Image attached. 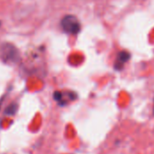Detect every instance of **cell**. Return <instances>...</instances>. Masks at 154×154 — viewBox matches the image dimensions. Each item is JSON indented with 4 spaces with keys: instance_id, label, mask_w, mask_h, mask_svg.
I'll list each match as a JSON object with an SVG mask.
<instances>
[{
    "instance_id": "6da1fadb",
    "label": "cell",
    "mask_w": 154,
    "mask_h": 154,
    "mask_svg": "<svg viewBox=\"0 0 154 154\" xmlns=\"http://www.w3.org/2000/svg\"><path fill=\"white\" fill-rule=\"evenodd\" d=\"M0 60L7 64L16 63L20 60V52L14 45L4 42L0 45Z\"/></svg>"
},
{
    "instance_id": "7a4b0ae2",
    "label": "cell",
    "mask_w": 154,
    "mask_h": 154,
    "mask_svg": "<svg viewBox=\"0 0 154 154\" xmlns=\"http://www.w3.org/2000/svg\"><path fill=\"white\" fill-rule=\"evenodd\" d=\"M60 25L62 30L69 33V34H73L76 35L80 32L81 29V24L79 21V19L71 14H68L64 16L60 22Z\"/></svg>"
},
{
    "instance_id": "3957f363",
    "label": "cell",
    "mask_w": 154,
    "mask_h": 154,
    "mask_svg": "<svg viewBox=\"0 0 154 154\" xmlns=\"http://www.w3.org/2000/svg\"><path fill=\"white\" fill-rule=\"evenodd\" d=\"M78 96L73 91H56L53 94L54 100L60 106H67L70 102L77 99Z\"/></svg>"
},
{
    "instance_id": "277c9868",
    "label": "cell",
    "mask_w": 154,
    "mask_h": 154,
    "mask_svg": "<svg viewBox=\"0 0 154 154\" xmlns=\"http://www.w3.org/2000/svg\"><path fill=\"white\" fill-rule=\"evenodd\" d=\"M130 58H131V54L126 51H122L118 52L115 61V69L116 70H122L125 63L130 60Z\"/></svg>"
},
{
    "instance_id": "5b68a950",
    "label": "cell",
    "mask_w": 154,
    "mask_h": 154,
    "mask_svg": "<svg viewBox=\"0 0 154 154\" xmlns=\"http://www.w3.org/2000/svg\"><path fill=\"white\" fill-rule=\"evenodd\" d=\"M16 110H17V106H16L15 104H12V105H10V106L6 108L5 114H6V115H9V116H13V115L16 112Z\"/></svg>"
},
{
    "instance_id": "8992f818",
    "label": "cell",
    "mask_w": 154,
    "mask_h": 154,
    "mask_svg": "<svg viewBox=\"0 0 154 154\" xmlns=\"http://www.w3.org/2000/svg\"><path fill=\"white\" fill-rule=\"evenodd\" d=\"M153 113H154V107H153Z\"/></svg>"
},
{
    "instance_id": "52a82bcc",
    "label": "cell",
    "mask_w": 154,
    "mask_h": 154,
    "mask_svg": "<svg viewBox=\"0 0 154 154\" xmlns=\"http://www.w3.org/2000/svg\"><path fill=\"white\" fill-rule=\"evenodd\" d=\"M0 25H1V22H0Z\"/></svg>"
}]
</instances>
